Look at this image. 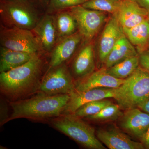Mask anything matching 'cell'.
<instances>
[{
  "label": "cell",
  "mask_w": 149,
  "mask_h": 149,
  "mask_svg": "<svg viewBox=\"0 0 149 149\" xmlns=\"http://www.w3.org/2000/svg\"><path fill=\"white\" fill-rule=\"evenodd\" d=\"M45 65V58L40 53L23 65L1 72V92L15 100L38 91Z\"/></svg>",
  "instance_id": "obj_1"
},
{
  "label": "cell",
  "mask_w": 149,
  "mask_h": 149,
  "mask_svg": "<svg viewBox=\"0 0 149 149\" xmlns=\"http://www.w3.org/2000/svg\"><path fill=\"white\" fill-rule=\"evenodd\" d=\"M70 97V94H40L31 98L11 102L12 112L7 122L19 118L39 120L58 117L64 113Z\"/></svg>",
  "instance_id": "obj_2"
},
{
  "label": "cell",
  "mask_w": 149,
  "mask_h": 149,
  "mask_svg": "<svg viewBox=\"0 0 149 149\" xmlns=\"http://www.w3.org/2000/svg\"><path fill=\"white\" fill-rule=\"evenodd\" d=\"M35 0H0L1 26L32 30L43 15Z\"/></svg>",
  "instance_id": "obj_3"
},
{
  "label": "cell",
  "mask_w": 149,
  "mask_h": 149,
  "mask_svg": "<svg viewBox=\"0 0 149 149\" xmlns=\"http://www.w3.org/2000/svg\"><path fill=\"white\" fill-rule=\"evenodd\" d=\"M52 125L83 146L91 149H106L95 134V128L74 113L63 114L54 118Z\"/></svg>",
  "instance_id": "obj_4"
},
{
  "label": "cell",
  "mask_w": 149,
  "mask_h": 149,
  "mask_svg": "<svg viewBox=\"0 0 149 149\" xmlns=\"http://www.w3.org/2000/svg\"><path fill=\"white\" fill-rule=\"evenodd\" d=\"M149 98V72L139 66L118 88L115 99L121 109L135 108Z\"/></svg>",
  "instance_id": "obj_5"
},
{
  "label": "cell",
  "mask_w": 149,
  "mask_h": 149,
  "mask_svg": "<svg viewBox=\"0 0 149 149\" xmlns=\"http://www.w3.org/2000/svg\"><path fill=\"white\" fill-rule=\"evenodd\" d=\"M75 84L65 64L51 67L41 80L38 91L40 94L53 95L70 94Z\"/></svg>",
  "instance_id": "obj_6"
},
{
  "label": "cell",
  "mask_w": 149,
  "mask_h": 149,
  "mask_svg": "<svg viewBox=\"0 0 149 149\" xmlns=\"http://www.w3.org/2000/svg\"><path fill=\"white\" fill-rule=\"evenodd\" d=\"M1 47L33 54L42 53V50L32 30L1 26Z\"/></svg>",
  "instance_id": "obj_7"
},
{
  "label": "cell",
  "mask_w": 149,
  "mask_h": 149,
  "mask_svg": "<svg viewBox=\"0 0 149 149\" xmlns=\"http://www.w3.org/2000/svg\"><path fill=\"white\" fill-rule=\"evenodd\" d=\"M69 9L77 22L78 31L85 42L92 41L109 17L107 13L89 9L82 6Z\"/></svg>",
  "instance_id": "obj_8"
},
{
  "label": "cell",
  "mask_w": 149,
  "mask_h": 149,
  "mask_svg": "<svg viewBox=\"0 0 149 149\" xmlns=\"http://www.w3.org/2000/svg\"><path fill=\"white\" fill-rule=\"evenodd\" d=\"M123 28L115 15H111L105 24L97 43V55L103 65L106 58L118 40L124 35Z\"/></svg>",
  "instance_id": "obj_9"
},
{
  "label": "cell",
  "mask_w": 149,
  "mask_h": 149,
  "mask_svg": "<svg viewBox=\"0 0 149 149\" xmlns=\"http://www.w3.org/2000/svg\"><path fill=\"white\" fill-rule=\"evenodd\" d=\"M118 120L121 130L139 140L149 128V113L138 107L126 110Z\"/></svg>",
  "instance_id": "obj_10"
},
{
  "label": "cell",
  "mask_w": 149,
  "mask_h": 149,
  "mask_svg": "<svg viewBox=\"0 0 149 149\" xmlns=\"http://www.w3.org/2000/svg\"><path fill=\"white\" fill-rule=\"evenodd\" d=\"M118 92V88H95L81 92L74 90L70 94V97L64 113H74L80 107L90 102L109 98L114 99Z\"/></svg>",
  "instance_id": "obj_11"
},
{
  "label": "cell",
  "mask_w": 149,
  "mask_h": 149,
  "mask_svg": "<svg viewBox=\"0 0 149 149\" xmlns=\"http://www.w3.org/2000/svg\"><path fill=\"white\" fill-rule=\"evenodd\" d=\"M123 28H130L147 21L149 14L132 0H120L115 14Z\"/></svg>",
  "instance_id": "obj_12"
},
{
  "label": "cell",
  "mask_w": 149,
  "mask_h": 149,
  "mask_svg": "<svg viewBox=\"0 0 149 149\" xmlns=\"http://www.w3.org/2000/svg\"><path fill=\"white\" fill-rule=\"evenodd\" d=\"M83 42V36L78 31L58 41L50 53V66L54 67L64 64L74 55Z\"/></svg>",
  "instance_id": "obj_13"
},
{
  "label": "cell",
  "mask_w": 149,
  "mask_h": 149,
  "mask_svg": "<svg viewBox=\"0 0 149 149\" xmlns=\"http://www.w3.org/2000/svg\"><path fill=\"white\" fill-rule=\"evenodd\" d=\"M100 141L110 149H144L141 142L132 140L120 129L115 127L100 128L96 132Z\"/></svg>",
  "instance_id": "obj_14"
},
{
  "label": "cell",
  "mask_w": 149,
  "mask_h": 149,
  "mask_svg": "<svg viewBox=\"0 0 149 149\" xmlns=\"http://www.w3.org/2000/svg\"><path fill=\"white\" fill-rule=\"evenodd\" d=\"M32 31L39 42L42 52L50 54L57 42L53 15L47 13L43 15Z\"/></svg>",
  "instance_id": "obj_15"
},
{
  "label": "cell",
  "mask_w": 149,
  "mask_h": 149,
  "mask_svg": "<svg viewBox=\"0 0 149 149\" xmlns=\"http://www.w3.org/2000/svg\"><path fill=\"white\" fill-rule=\"evenodd\" d=\"M125 80L118 79L111 76L103 67L80 79L75 84L74 91L81 92L95 88H118L125 82Z\"/></svg>",
  "instance_id": "obj_16"
},
{
  "label": "cell",
  "mask_w": 149,
  "mask_h": 149,
  "mask_svg": "<svg viewBox=\"0 0 149 149\" xmlns=\"http://www.w3.org/2000/svg\"><path fill=\"white\" fill-rule=\"evenodd\" d=\"M84 42L85 45L77 53L72 64V72L80 80L93 73L95 69L94 45L92 41Z\"/></svg>",
  "instance_id": "obj_17"
},
{
  "label": "cell",
  "mask_w": 149,
  "mask_h": 149,
  "mask_svg": "<svg viewBox=\"0 0 149 149\" xmlns=\"http://www.w3.org/2000/svg\"><path fill=\"white\" fill-rule=\"evenodd\" d=\"M139 55L136 48L124 34L118 40L107 56L103 64L104 67L109 68L126 59Z\"/></svg>",
  "instance_id": "obj_18"
},
{
  "label": "cell",
  "mask_w": 149,
  "mask_h": 149,
  "mask_svg": "<svg viewBox=\"0 0 149 149\" xmlns=\"http://www.w3.org/2000/svg\"><path fill=\"white\" fill-rule=\"evenodd\" d=\"M39 54L13 50L1 47L0 72H7L23 65Z\"/></svg>",
  "instance_id": "obj_19"
},
{
  "label": "cell",
  "mask_w": 149,
  "mask_h": 149,
  "mask_svg": "<svg viewBox=\"0 0 149 149\" xmlns=\"http://www.w3.org/2000/svg\"><path fill=\"white\" fill-rule=\"evenodd\" d=\"M57 35V42L78 31L77 22L69 9L52 14Z\"/></svg>",
  "instance_id": "obj_20"
},
{
  "label": "cell",
  "mask_w": 149,
  "mask_h": 149,
  "mask_svg": "<svg viewBox=\"0 0 149 149\" xmlns=\"http://www.w3.org/2000/svg\"><path fill=\"white\" fill-rule=\"evenodd\" d=\"M127 39L139 54L148 50L149 40V23L147 21L130 28H123Z\"/></svg>",
  "instance_id": "obj_21"
},
{
  "label": "cell",
  "mask_w": 149,
  "mask_h": 149,
  "mask_svg": "<svg viewBox=\"0 0 149 149\" xmlns=\"http://www.w3.org/2000/svg\"><path fill=\"white\" fill-rule=\"evenodd\" d=\"M139 66V55L126 59L106 68L109 74L118 79L125 80L130 76Z\"/></svg>",
  "instance_id": "obj_22"
},
{
  "label": "cell",
  "mask_w": 149,
  "mask_h": 149,
  "mask_svg": "<svg viewBox=\"0 0 149 149\" xmlns=\"http://www.w3.org/2000/svg\"><path fill=\"white\" fill-rule=\"evenodd\" d=\"M118 104L112 103L104 108L98 113L86 117L89 120L97 122H106L118 120L123 114Z\"/></svg>",
  "instance_id": "obj_23"
},
{
  "label": "cell",
  "mask_w": 149,
  "mask_h": 149,
  "mask_svg": "<svg viewBox=\"0 0 149 149\" xmlns=\"http://www.w3.org/2000/svg\"><path fill=\"white\" fill-rule=\"evenodd\" d=\"M112 103L110 101L106 99L90 102L80 107L74 114L78 117L86 118L98 113L104 108Z\"/></svg>",
  "instance_id": "obj_24"
},
{
  "label": "cell",
  "mask_w": 149,
  "mask_h": 149,
  "mask_svg": "<svg viewBox=\"0 0 149 149\" xmlns=\"http://www.w3.org/2000/svg\"><path fill=\"white\" fill-rule=\"evenodd\" d=\"M120 0H89L82 5L85 8L104 12L111 15L117 11Z\"/></svg>",
  "instance_id": "obj_25"
},
{
  "label": "cell",
  "mask_w": 149,
  "mask_h": 149,
  "mask_svg": "<svg viewBox=\"0 0 149 149\" xmlns=\"http://www.w3.org/2000/svg\"><path fill=\"white\" fill-rule=\"evenodd\" d=\"M89 0H51L47 7L46 12L53 14L57 12L82 6Z\"/></svg>",
  "instance_id": "obj_26"
},
{
  "label": "cell",
  "mask_w": 149,
  "mask_h": 149,
  "mask_svg": "<svg viewBox=\"0 0 149 149\" xmlns=\"http://www.w3.org/2000/svg\"><path fill=\"white\" fill-rule=\"evenodd\" d=\"M139 66L149 72V51L139 54Z\"/></svg>",
  "instance_id": "obj_27"
},
{
  "label": "cell",
  "mask_w": 149,
  "mask_h": 149,
  "mask_svg": "<svg viewBox=\"0 0 149 149\" xmlns=\"http://www.w3.org/2000/svg\"><path fill=\"white\" fill-rule=\"evenodd\" d=\"M145 149H149V128L140 140Z\"/></svg>",
  "instance_id": "obj_28"
},
{
  "label": "cell",
  "mask_w": 149,
  "mask_h": 149,
  "mask_svg": "<svg viewBox=\"0 0 149 149\" xmlns=\"http://www.w3.org/2000/svg\"><path fill=\"white\" fill-rule=\"evenodd\" d=\"M137 3L141 7L146 9L149 15V0H132Z\"/></svg>",
  "instance_id": "obj_29"
},
{
  "label": "cell",
  "mask_w": 149,
  "mask_h": 149,
  "mask_svg": "<svg viewBox=\"0 0 149 149\" xmlns=\"http://www.w3.org/2000/svg\"><path fill=\"white\" fill-rule=\"evenodd\" d=\"M138 108L143 111L149 113V98L139 106Z\"/></svg>",
  "instance_id": "obj_30"
},
{
  "label": "cell",
  "mask_w": 149,
  "mask_h": 149,
  "mask_svg": "<svg viewBox=\"0 0 149 149\" xmlns=\"http://www.w3.org/2000/svg\"><path fill=\"white\" fill-rule=\"evenodd\" d=\"M37 1L41 6L46 9L51 0H37Z\"/></svg>",
  "instance_id": "obj_31"
},
{
  "label": "cell",
  "mask_w": 149,
  "mask_h": 149,
  "mask_svg": "<svg viewBox=\"0 0 149 149\" xmlns=\"http://www.w3.org/2000/svg\"><path fill=\"white\" fill-rule=\"evenodd\" d=\"M148 50L149 51V42H148Z\"/></svg>",
  "instance_id": "obj_32"
},
{
  "label": "cell",
  "mask_w": 149,
  "mask_h": 149,
  "mask_svg": "<svg viewBox=\"0 0 149 149\" xmlns=\"http://www.w3.org/2000/svg\"><path fill=\"white\" fill-rule=\"evenodd\" d=\"M148 23H149V17H148Z\"/></svg>",
  "instance_id": "obj_33"
}]
</instances>
